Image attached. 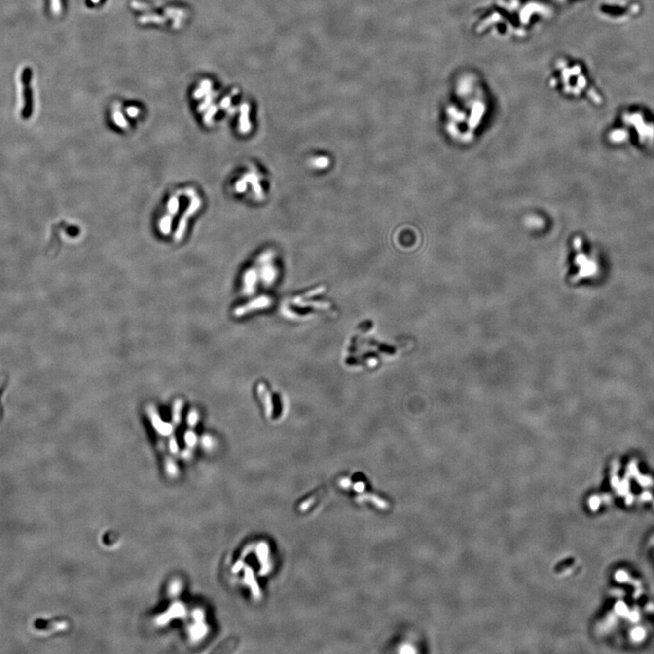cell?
<instances>
[{
	"label": "cell",
	"mask_w": 654,
	"mask_h": 654,
	"mask_svg": "<svg viewBox=\"0 0 654 654\" xmlns=\"http://www.w3.org/2000/svg\"><path fill=\"white\" fill-rule=\"evenodd\" d=\"M599 626L618 646L638 647L654 637V600L641 577L628 569L614 573Z\"/></svg>",
	"instance_id": "1"
},
{
	"label": "cell",
	"mask_w": 654,
	"mask_h": 654,
	"mask_svg": "<svg viewBox=\"0 0 654 654\" xmlns=\"http://www.w3.org/2000/svg\"><path fill=\"white\" fill-rule=\"evenodd\" d=\"M612 503L630 510H654V477L636 458L614 463L609 472Z\"/></svg>",
	"instance_id": "2"
},
{
	"label": "cell",
	"mask_w": 654,
	"mask_h": 654,
	"mask_svg": "<svg viewBox=\"0 0 654 654\" xmlns=\"http://www.w3.org/2000/svg\"><path fill=\"white\" fill-rule=\"evenodd\" d=\"M200 207H201L200 198L197 197V196H194L190 202L189 206L186 208V210L184 211L183 216L181 217L179 222H178V228H177V231H176L175 235H174V238L176 239V241H181V239L184 237L186 226H187L188 218H191L195 212H197V210L200 208Z\"/></svg>",
	"instance_id": "3"
},
{
	"label": "cell",
	"mask_w": 654,
	"mask_h": 654,
	"mask_svg": "<svg viewBox=\"0 0 654 654\" xmlns=\"http://www.w3.org/2000/svg\"><path fill=\"white\" fill-rule=\"evenodd\" d=\"M180 206L179 198L177 195H174L170 198V200L167 204V215L164 218L161 219V222L159 223V229L163 235H167L170 234L171 229H172L173 218L177 215L178 209Z\"/></svg>",
	"instance_id": "4"
},
{
	"label": "cell",
	"mask_w": 654,
	"mask_h": 654,
	"mask_svg": "<svg viewBox=\"0 0 654 654\" xmlns=\"http://www.w3.org/2000/svg\"><path fill=\"white\" fill-rule=\"evenodd\" d=\"M24 88L23 98L24 107L21 112V117L27 120L31 117L33 114V97H32V91L30 89V79L29 80H23Z\"/></svg>",
	"instance_id": "5"
},
{
	"label": "cell",
	"mask_w": 654,
	"mask_h": 654,
	"mask_svg": "<svg viewBox=\"0 0 654 654\" xmlns=\"http://www.w3.org/2000/svg\"><path fill=\"white\" fill-rule=\"evenodd\" d=\"M113 119L115 121V125L119 126V127L126 128V126H127V121L126 120V118L123 116V115L121 114L119 111H115V112H114V114H113Z\"/></svg>",
	"instance_id": "6"
},
{
	"label": "cell",
	"mask_w": 654,
	"mask_h": 654,
	"mask_svg": "<svg viewBox=\"0 0 654 654\" xmlns=\"http://www.w3.org/2000/svg\"><path fill=\"white\" fill-rule=\"evenodd\" d=\"M209 87H210V83L208 81H205L204 83H202L200 88L195 92V98H199L203 97L208 91Z\"/></svg>",
	"instance_id": "7"
},
{
	"label": "cell",
	"mask_w": 654,
	"mask_h": 654,
	"mask_svg": "<svg viewBox=\"0 0 654 654\" xmlns=\"http://www.w3.org/2000/svg\"><path fill=\"white\" fill-rule=\"evenodd\" d=\"M216 112H217V109H216V108H212V109H210L207 111V114H206L205 117H204V121H205V123H206L207 125H210V124L212 123L213 117H214V115L216 114Z\"/></svg>",
	"instance_id": "8"
},
{
	"label": "cell",
	"mask_w": 654,
	"mask_h": 654,
	"mask_svg": "<svg viewBox=\"0 0 654 654\" xmlns=\"http://www.w3.org/2000/svg\"><path fill=\"white\" fill-rule=\"evenodd\" d=\"M52 2V11L54 14L58 15L60 14L62 6H61V0H51Z\"/></svg>",
	"instance_id": "9"
},
{
	"label": "cell",
	"mask_w": 654,
	"mask_h": 654,
	"mask_svg": "<svg viewBox=\"0 0 654 654\" xmlns=\"http://www.w3.org/2000/svg\"><path fill=\"white\" fill-rule=\"evenodd\" d=\"M647 545H648L647 550H648L649 554H650V556L654 559V534L650 537Z\"/></svg>",
	"instance_id": "10"
},
{
	"label": "cell",
	"mask_w": 654,
	"mask_h": 654,
	"mask_svg": "<svg viewBox=\"0 0 654 654\" xmlns=\"http://www.w3.org/2000/svg\"><path fill=\"white\" fill-rule=\"evenodd\" d=\"M126 114L130 117H137L139 115V109L136 107H129L126 109Z\"/></svg>",
	"instance_id": "11"
},
{
	"label": "cell",
	"mask_w": 654,
	"mask_h": 654,
	"mask_svg": "<svg viewBox=\"0 0 654 654\" xmlns=\"http://www.w3.org/2000/svg\"><path fill=\"white\" fill-rule=\"evenodd\" d=\"M2 387H3V380L0 379V394H1V391H2Z\"/></svg>",
	"instance_id": "12"
},
{
	"label": "cell",
	"mask_w": 654,
	"mask_h": 654,
	"mask_svg": "<svg viewBox=\"0 0 654 654\" xmlns=\"http://www.w3.org/2000/svg\"><path fill=\"white\" fill-rule=\"evenodd\" d=\"M91 1H92L93 3H98L100 0H91Z\"/></svg>",
	"instance_id": "13"
}]
</instances>
